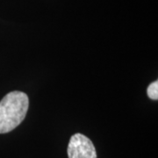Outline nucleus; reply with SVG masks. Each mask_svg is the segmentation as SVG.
I'll use <instances>...</instances> for the list:
<instances>
[{
	"label": "nucleus",
	"mask_w": 158,
	"mask_h": 158,
	"mask_svg": "<svg viewBox=\"0 0 158 158\" xmlns=\"http://www.w3.org/2000/svg\"><path fill=\"white\" fill-rule=\"evenodd\" d=\"M29 107L28 96L14 90L6 94L0 101V134L15 129L26 118Z\"/></svg>",
	"instance_id": "nucleus-1"
},
{
	"label": "nucleus",
	"mask_w": 158,
	"mask_h": 158,
	"mask_svg": "<svg viewBox=\"0 0 158 158\" xmlns=\"http://www.w3.org/2000/svg\"><path fill=\"white\" fill-rule=\"evenodd\" d=\"M69 158H98L92 141L82 134L71 136L68 146Z\"/></svg>",
	"instance_id": "nucleus-2"
},
{
	"label": "nucleus",
	"mask_w": 158,
	"mask_h": 158,
	"mask_svg": "<svg viewBox=\"0 0 158 158\" xmlns=\"http://www.w3.org/2000/svg\"><path fill=\"white\" fill-rule=\"evenodd\" d=\"M147 93L148 98L152 100L158 99V82L154 81L148 86Z\"/></svg>",
	"instance_id": "nucleus-3"
}]
</instances>
